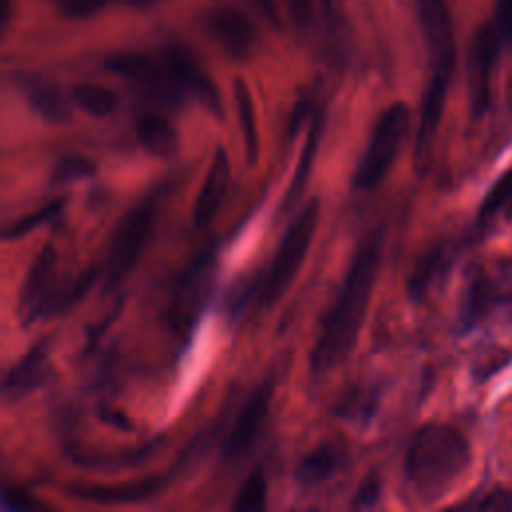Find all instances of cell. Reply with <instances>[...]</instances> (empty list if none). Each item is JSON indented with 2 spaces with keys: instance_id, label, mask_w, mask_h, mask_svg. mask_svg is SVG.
I'll return each instance as SVG.
<instances>
[{
  "instance_id": "1",
  "label": "cell",
  "mask_w": 512,
  "mask_h": 512,
  "mask_svg": "<svg viewBox=\"0 0 512 512\" xmlns=\"http://www.w3.org/2000/svg\"><path fill=\"white\" fill-rule=\"evenodd\" d=\"M384 246V228L372 230L356 248L346 276L322 318L310 366L314 376H324L342 364L356 346L368 302L378 278Z\"/></svg>"
},
{
  "instance_id": "2",
  "label": "cell",
  "mask_w": 512,
  "mask_h": 512,
  "mask_svg": "<svg viewBox=\"0 0 512 512\" xmlns=\"http://www.w3.org/2000/svg\"><path fill=\"white\" fill-rule=\"evenodd\" d=\"M470 444L450 424L430 422L416 430L404 458V484L422 504L442 498L468 470Z\"/></svg>"
},
{
  "instance_id": "3",
  "label": "cell",
  "mask_w": 512,
  "mask_h": 512,
  "mask_svg": "<svg viewBox=\"0 0 512 512\" xmlns=\"http://www.w3.org/2000/svg\"><path fill=\"white\" fill-rule=\"evenodd\" d=\"M410 130V108L394 102L378 116L368 144L354 168L352 186L358 192L374 190L390 172Z\"/></svg>"
},
{
  "instance_id": "4",
  "label": "cell",
  "mask_w": 512,
  "mask_h": 512,
  "mask_svg": "<svg viewBox=\"0 0 512 512\" xmlns=\"http://www.w3.org/2000/svg\"><path fill=\"white\" fill-rule=\"evenodd\" d=\"M318 216L320 204L318 198H312L308 204H304V208H300L296 218L288 224L274 254V260L268 268V276L260 288V306H274V302L292 284L312 244V236L318 226Z\"/></svg>"
},
{
  "instance_id": "5",
  "label": "cell",
  "mask_w": 512,
  "mask_h": 512,
  "mask_svg": "<svg viewBox=\"0 0 512 512\" xmlns=\"http://www.w3.org/2000/svg\"><path fill=\"white\" fill-rule=\"evenodd\" d=\"M154 216L156 206L152 200H146L130 208L118 222L104 264V284L108 288L120 284L140 260L154 228Z\"/></svg>"
},
{
  "instance_id": "6",
  "label": "cell",
  "mask_w": 512,
  "mask_h": 512,
  "mask_svg": "<svg viewBox=\"0 0 512 512\" xmlns=\"http://www.w3.org/2000/svg\"><path fill=\"white\" fill-rule=\"evenodd\" d=\"M512 302V258H496L474 266L466 280L462 322L472 326L494 308Z\"/></svg>"
},
{
  "instance_id": "7",
  "label": "cell",
  "mask_w": 512,
  "mask_h": 512,
  "mask_svg": "<svg viewBox=\"0 0 512 512\" xmlns=\"http://www.w3.org/2000/svg\"><path fill=\"white\" fill-rule=\"evenodd\" d=\"M106 68L130 82H134L152 100L174 106L184 94L168 72L164 60L158 62L146 54L120 52L106 60Z\"/></svg>"
},
{
  "instance_id": "8",
  "label": "cell",
  "mask_w": 512,
  "mask_h": 512,
  "mask_svg": "<svg viewBox=\"0 0 512 512\" xmlns=\"http://www.w3.org/2000/svg\"><path fill=\"white\" fill-rule=\"evenodd\" d=\"M208 36L234 60H246L258 46V30L234 6H214L202 16Z\"/></svg>"
},
{
  "instance_id": "9",
  "label": "cell",
  "mask_w": 512,
  "mask_h": 512,
  "mask_svg": "<svg viewBox=\"0 0 512 512\" xmlns=\"http://www.w3.org/2000/svg\"><path fill=\"white\" fill-rule=\"evenodd\" d=\"M56 270V250L52 248V244H46L34 258L20 290V310L22 318H26L28 322L42 314L56 312V302L60 296L56 284Z\"/></svg>"
},
{
  "instance_id": "10",
  "label": "cell",
  "mask_w": 512,
  "mask_h": 512,
  "mask_svg": "<svg viewBox=\"0 0 512 512\" xmlns=\"http://www.w3.org/2000/svg\"><path fill=\"white\" fill-rule=\"evenodd\" d=\"M502 48L504 44L492 24H486L476 32L468 58V98L474 116H480L488 106L490 80Z\"/></svg>"
},
{
  "instance_id": "11",
  "label": "cell",
  "mask_w": 512,
  "mask_h": 512,
  "mask_svg": "<svg viewBox=\"0 0 512 512\" xmlns=\"http://www.w3.org/2000/svg\"><path fill=\"white\" fill-rule=\"evenodd\" d=\"M270 400H272V386L262 384L244 402V406L238 412V416L224 440V446H222V454L226 460H232V462L240 460L252 450L254 442L260 436V430L266 422Z\"/></svg>"
},
{
  "instance_id": "12",
  "label": "cell",
  "mask_w": 512,
  "mask_h": 512,
  "mask_svg": "<svg viewBox=\"0 0 512 512\" xmlns=\"http://www.w3.org/2000/svg\"><path fill=\"white\" fill-rule=\"evenodd\" d=\"M162 60H164L168 72L172 74L174 82L178 84V88L184 94L196 98L212 114L222 116V102H220V94H218L216 86L212 84V80L202 72V68L196 64V60L186 50L172 46L164 52Z\"/></svg>"
},
{
  "instance_id": "13",
  "label": "cell",
  "mask_w": 512,
  "mask_h": 512,
  "mask_svg": "<svg viewBox=\"0 0 512 512\" xmlns=\"http://www.w3.org/2000/svg\"><path fill=\"white\" fill-rule=\"evenodd\" d=\"M228 186H230V160L224 148H216L212 162L208 166V172L194 200L192 220L196 226L202 228L214 220V216L220 212L222 202L228 194Z\"/></svg>"
},
{
  "instance_id": "14",
  "label": "cell",
  "mask_w": 512,
  "mask_h": 512,
  "mask_svg": "<svg viewBox=\"0 0 512 512\" xmlns=\"http://www.w3.org/2000/svg\"><path fill=\"white\" fill-rule=\"evenodd\" d=\"M166 484V476H152L132 484H74L70 494L78 500L96 502V504H126L138 502L160 492Z\"/></svg>"
},
{
  "instance_id": "15",
  "label": "cell",
  "mask_w": 512,
  "mask_h": 512,
  "mask_svg": "<svg viewBox=\"0 0 512 512\" xmlns=\"http://www.w3.org/2000/svg\"><path fill=\"white\" fill-rule=\"evenodd\" d=\"M48 370V350L44 344H36L8 370L0 382V392L6 396L28 394L46 380Z\"/></svg>"
},
{
  "instance_id": "16",
  "label": "cell",
  "mask_w": 512,
  "mask_h": 512,
  "mask_svg": "<svg viewBox=\"0 0 512 512\" xmlns=\"http://www.w3.org/2000/svg\"><path fill=\"white\" fill-rule=\"evenodd\" d=\"M344 460V450L338 444L324 442L300 460L296 468V480L304 488L326 484L334 474H338V470L344 466Z\"/></svg>"
},
{
  "instance_id": "17",
  "label": "cell",
  "mask_w": 512,
  "mask_h": 512,
  "mask_svg": "<svg viewBox=\"0 0 512 512\" xmlns=\"http://www.w3.org/2000/svg\"><path fill=\"white\" fill-rule=\"evenodd\" d=\"M26 98L34 112H38L46 122L52 124H64L72 116V106L66 100V96L60 92L58 86H54L48 80L34 78L24 84Z\"/></svg>"
},
{
  "instance_id": "18",
  "label": "cell",
  "mask_w": 512,
  "mask_h": 512,
  "mask_svg": "<svg viewBox=\"0 0 512 512\" xmlns=\"http://www.w3.org/2000/svg\"><path fill=\"white\" fill-rule=\"evenodd\" d=\"M454 254L456 250L452 242H438L426 254H422L408 282L412 298H422L430 290V286L444 274V270L450 268Z\"/></svg>"
},
{
  "instance_id": "19",
  "label": "cell",
  "mask_w": 512,
  "mask_h": 512,
  "mask_svg": "<svg viewBox=\"0 0 512 512\" xmlns=\"http://www.w3.org/2000/svg\"><path fill=\"white\" fill-rule=\"evenodd\" d=\"M136 136L148 154L160 156V158L174 154V150L178 146V136H176V130L172 128V124L164 116L154 114V112L142 114L138 118Z\"/></svg>"
},
{
  "instance_id": "20",
  "label": "cell",
  "mask_w": 512,
  "mask_h": 512,
  "mask_svg": "<svg viewBox=\"0 0 512 512\" xmlns=\"http://www.w3.org/2000/svg\"><path fill=\"white\" fill-rule=\"evenodd\" d=\"M320 132H322V112L316 110L314 118H312V124H310V130H308V136H306V144L302 148L298 166H296L294 176H292V182H290V186L286 190V196L282 200V210H290L296 204V200L300 198L302 190L306 188V182H308V176H310V170H312V164H314V156H316V150H318Z\"/></svg>"
},
{
  "instance_id": "21",
  "label": "cell",
  "mask_w": 512,
  "mask_h": 512,
  "mask_svg": "<svg viewBox=\"0 0 512 512\" xmlns=\"http://www.w3.org/2000/svg\"><path fill=\"white\" fill-rule=\"evenodd\" d=\"M234 104L238 112V122L244 138V150H246V162L254 164L258 160V130H256V114H254V102L250 96V90L242 78L234 80Z\"/></svg>"
},
{
  "instance_id": "22",
  "label": "cell",
  "mask_w": 512,
  "mask_h": 512,
  "mask_svg": "<svg viewBox=\"0 0 512 512\" xmlns=\"http://www.w3.org/2000/svg\"><path fill=\"white\" fill-rule=\"evenodd\" d=\"M210 260H202L196 270H192L186 280L182 282L180 290H178V298L174 304V316L178 320H182L184 324L192 318V314L196 312L198 302H202L206 286H208V276H210Z\"/></svg>"
},
{
  "instance_id": "23",
  "label": "cell",
  "mask_w": 512,
  "mask_h": 512,
  "mask_svg": "<svg viewBox=\"0 0 512 512\" xmlns=\"http://www.w3.org/2000/svg\"><path fill=\"white\" fill-rule=\"evenodd\" d=\"M70 100L84 112L96 118H106L118 108V94L100 84H76L72 88Z\"/></svg>"
},
{
  "instance_id": "24",
  "label": "cell",
  "mask_w": 512,
  "mask_h": 512,
  "mask_svg": "<svg viewBox=\"0 0 512 512\" xmlns=\"http://www.w3.org/2000/svg\"><path fill=\"white\" fill-rule=\"evenodd\" d=\"M502 212L508 218L512 216V168L506 170L484 196L478 210V224L488 226Z\"/></svg>"
},
{
  "instance_id": "25",
  "label": "cell",
  "mask_w": 512,
  "mask_h": 512,
  "mask_svg": "<svg viewBox=\"0 0 512 512\" xmlns=\"http://www.w3.org/2000/svg\"><path fill=\"white\" fill-rule=\"evenodd\" d=\"M266 494H268V482L260 468H256L240 486L236 492V498L232 502V510L236 512H258L266 506Z\"/></svg>"
},
{
  "instance_id": "26",
  "label": "cell",
  "mask_w": 512,
  "mask_h": 512,
  "mask_svg": "<svg viewBox=\"0 0 512 512\" xmlns=\"http://www.w3.org/2000/svg\"><path fill=\"white\" fill-rule=\"evenodd\" d=\"M64 206V200H52L50 204H44L42 208H38L36 212L32 214H26L14 222H10L2 232H0V238L4 240H16L24 234H30L34 228L42 226L44 222H50L52 218H56V214L62 210Z\"/></svg>"
},
{
  "instance_id": "27",
  "label": "cell",
  "mask_w": 512,
  "mask_h": 512,
  "mask_svg": "<svg viewBox=\"0 0 512 512\" xmlns=\"http://www.w3.org/2000/svg\"><path fill=\"white\" fill-rule=\"evenodd\" d=\"M94 170H96V166L90 158H86V156H66L54 166L52 180L56 184H68V182H76V180L92 176Z\"/></svg>"
},
{
  "instance_id": "28",
  "label": "cell",
  "mask_w": 512,
  "mask_h": 512,
  "mask_svg": "<svg viewBox=\"0 0 512 512\" xmlns=\"http://www.w3.org/2000/svg\"><path fill=\"white\" fill-rule=\"evenodd\" d=\"M376 402H378L376 390H372V388L354 390L346 400H342L340 414L348 416L350 420H368Z\"/></svg>"
},
{
  "instance_id": "29",
  "label": "cell",
  "mask_w": 512,
  "mask_h": 512,
  "mask_svg": "<svg viewBox=\"0 0 512 512\" xmlns=\"http://www.w3.org/2000/svg\"><path fill=\"white\" fill-rule=\"evenodd\" d=\"M116 0H52V4L68 18L92 16Z\"/></svg>"
},
{
  "instance_id": "30",
  "label": "cell",
  "mask_w": 512,
  "mask_h": 512,
  "mask_svg": "<svg viewBox=\"0 0 512 512\" xmlns=\"http://www.w3.org/2000/svg\"><path fill=\"white\" fill-rule=\"evenodd\" d=\"M502 44L512 42V0H498L496 16L490 22Z\"/></svg>"
},
{
  "instance_id": "31",
  "label": "cell",
  "mask_w": 512,
  "mask_h": 512,
  "mask_svg": "<svg viewBox=\"0 0 512 512\" xmlns=\"http://www.w3.org/2000/svg\"><path fill=\"white\" fill-rule=\"evenodd\" d=\"M476 510H512V490L494 488L472 504Z\"/></svg>"
},
{
  "instance_id": "32",
  "label": "cell",
  "mask_w": 512,
  "mask_h": 512,
  "mask_svg": "<svg viewBox=\"0 0 512 512\" xmlns=\"http://www.w3.org/2000/svg\"><path fill=\"white\" fill-rule=\"evenodd\" d=\"M380 498V480L376 476H368L360 488L356 490V496H354V502H352V508L356 510H366V508H372Z\"/></svg>"
},
{
  "instance_id": "33",
  "label": "cell",
  "mask_w": 512,
  "mask_h": 512,
  "mask_svg": "<svg viewBox=\"0 0 512 512\" xmlns=\"http://www.w3.org/2000/svg\"><path fill=\"white\" fill-rule=\"evenodd\" d=\"M34 502L30 500L28 494H22L18 490L0 486V508L4 510H28L32 508Z\"/></svg>"
},
{
  "instance_id": "34",
  "label": "cell",
  "mask_w": 512,
  "mask_h": 512,
  "mask_svg": "<svg viewBox=\"0 0 512 512\" xmlns=\"http://www.w3.org/2000/svg\"><path fill=\"white\" fill-rule=\"evenodd\" d=\"M246 2L262 20H266L270 26H278V8L274 0H246Z\"/></svg>"
},
{
  "instance_id": "35",
  "label": "cell",
  "mask_w": 512,
  "mask_h": 512,
  "mask_svg": "<svg viewBox=\"0 0 512 512\" xmlns=\"http://www.w3.org/2000/svg\"><path fill=\"white\" fill-rule=\"evenodd\" d=\"M12 18V0H0V34L6 30Z\"/></svg>"
},
{
  "instance_id": "36",
  "label": "cell",
  "mask_w": 512,
  "mask_h": 512,
  "mask_svg": "<svg viewBox=\"0 0 512 512\" xmlns=\"http://www.w3.org/2000/svg\"><path fill=\"white\" fill-rule=\"evenodd\" d=\"M324 6H330V0H320Z\"/></svg>"
}]
</instances>
